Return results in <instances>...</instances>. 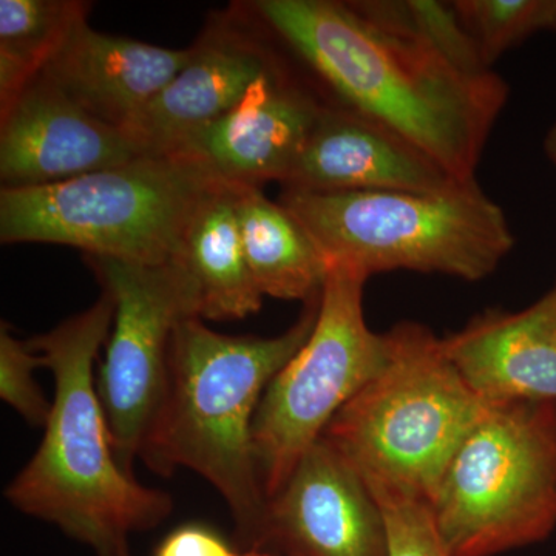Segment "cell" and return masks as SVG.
<instances>
[{
	"instance_id": "ac0fdd59",
	"label": "cell",
	"mask_w": 556,
	"mask_h": 556,
	"mask_svg": "<svg viewBox=\"0 0 556 556\" xmlns=\"http://www.w3.org/2000/svg\"><path fill=\"white\" fill-rule=\"evenodd\" d=\"M233 189L244 257L263 298L305 303L320 298L327 262L299 219L262 188Z\"/></svg>"
},
{
	"instance_id": "7a4b0ae2",
	"label": "cell",
	"mask_w": 556,
	"mask_h": 556,
	"mask_svg": "<svg viewBox=\"0 0 556 556\" xmlns=\"http://www.w3.org/2000/svg\"><path fill=\"white\" fill-rule=\"evenodd\" d=\"M113 316L115 303L102 291L90 308L28 340L46 357L54 396L42 441L5 497L97 556H134L131 535L166 521L174 500L127 473L113 447L93 375Z\"/></svg>"
},
{
	"instance_id": "2e32d148",
	"label": "cell",
	"mask_w": 556,
	"mask_h": 556,
	"mask_svg": "<svg viewBox=\"0 0 556 556\" xmlns=\"http://www.w3.org/2000/svg\"><path fill=\"white\" fill-rule=\"evenodd\" d=\"M190 49L93 30L79 24L40 76L94 118L126 131L185 68Z\"/></svg>"
},
{
	"instance_id": "603a6c76",
	"label": "cell",
	"mask_w": 556,
	"mask_h": 556,
	"mask_svg": "<svg viewBox=\"0 0 556 556\" xmlns=\"http://www.w3.org/2000/svg\"><path fill=\"white\" fill-rule=\"evenodd\" d=\"M382 508L388 533V556H450L427 503L369 490Z\"/></svg>"
},
{
	"instance_id": "d6986e66",
	"label": "cell",
	"mask_w": 556,
	"mask_h": 556,
	"mask_svg": "<svg viewBox=\"0 0 556 556\" xmlns=\"http://www.w3.org/2000/svg\"><path fill=\"white\" fill-rule=\"evenodd\" d=\"M90 9L84 0H0V110L40 76Z\"/></svg>"
},
{
	"instance_id": "5b68a950",
	"label": "cell",
	"mask_w": 556,
	"mask_h": 556,
	"mask_svg": "<svg viewBox=\"0 0 556 556\" xmlns=\"http://www.w3.org/2000/svg\"><path fill=\"white\" fill-rule=\"evenodd\" d=\"M280 203L309 233L328 269L367 278L404 269L478 281L495 273L515 244L503 208L477 181L442 192L285 188Z\"/></svg>"
},
{
	"instance_id": "5bb4252c",
	"label": "cell",
	"mask_w": 556,
	"mask_h": 556,
	"mask_svg": "<svg viewBox=\"0 0 556 556\" xmlns=\"http://www.w3.org/2000/svg\"><path fill=\"white\" fill-rule=\"evenodd\" d=\"M393 131L340 104H327L285 188L309 192H442L463 185Z\"/></svg>"
},
{
	"instance_id": "8992f818",
	"label": "cell",
	"mask_w": 556,
	"mask_h": 556,
	"mask_svg": "<svg viewBox=\"0 0 556 556\" xmlns=\"http://www.w3.org/2000/svg\"><path fill=\"white\" fill-rule=\"evenodd\" d=\"M199 167L170 153L42 188L2 189V243H51L87 257L174 262L189 219L215 185Z\"/></svg>"
},
{
	"instance_id": "d4e9b609",
	"label": "cell",
	"mask_w": 556,
	"mask_h": 556,
	"mask_svg": "<svg viewBox=\"0 0 556 556\" xmlns=\"http://www.w3.org/2000/svg\"><path fill=\"white\" fill-rule=\"evenodd\" d=\"M544 150H546L548 160L556 166V123L547 131V137L544 139Z\"/></svg>"
},
{
	"instance_id": "44dd1931",
	"label": "cell",
	"mask_w": 556,
	"mask_h": 556,
	"mask_svg": "<svg viewBox=\"0 0 556 556\" xmlns=\"http://www.w3.org/2000/svg\"><path fill=\"white\" fill-rule=\"evenodd\" d=\"M453 7L489 67L530 36L556 31V0H456Z\"/></svg>"
},
{
	"instance_id": "e0dca14e",
	"label": "cell",
	"mask_w": 556,
	"mask_h": 556,
	"mask_svg": "<svg viewBox=\"0 0 556 556\" xmlns=\"http://www.w3.org/2000/svg\"><path fill=\"white\" fill-rule=\"evenodd\" d=\"M199 298L201 320H241L262 308L241 241L236 189L215 182L201 199L174 260Z\"/></svg>"
},
{
	"instance_id": "52a82bcc",
	"label": "cell",
	"mask_w": 556,
	"mask_h": 556,
	"mask_svg": "<svg viewBox=\"0 0 556 556\" xmlns=\"http://www.w3.org/2000/svg\"><path fill=\"white\" fill-rule=\"evenodd\" d=\"M450 556H495L556 527V402L490 405L430 504Z\"/></svg>"
},
{
	"instance_id": "9c48e42d",
	"label": "cell",
	"mask_w": 556,
	"mask_h": 556,
	"mask_svg": "<svg viewBox=\"0 0 556 556\" xmlns=\"http://www.w3.org/2000/svg\"><path fill=\"white\" fill-rule=\"evenodd\" d=\"M86 262L115 303L97 387L116 456L134 475L166 396L175 329L186 318H200L199 298L177 262L146 265L87 255Z\"/></svg>"
},
{
	"instance_id": "30bf717a",
	"label": "cell",
	"mask_w": 556,
	"mask_h": 556,
	"mask_svg": "<svg viewBox=\"0 0 556 556\" xmlns=\"http://www.w3.org/2000/svg\"><path fill=\"white\" fill-rule=\"evenodd\" d=\"M325 105L277 62L236 108L190 131L167 153L223 185H285Z\"/></svg>"
},
{
	"instance_id": "ffe728a7",
	"label": "cell",
	"mask_w": 556,
	"mask_h": 556,
	"mask_svg": "<svg viewBox=\"0 0 556 556\" xmlns=\"http://www.w3.org/2000/svg\"><path fill=\"white\" fill-rule=\"evenodd\" d=\"M369 16L422 40L450 64L468 75H486L492 68L482 60L478 43L467 30L453 2L437 0H362L354 2Z\"/></svg>"
},
{
	"instance_id": "8fae6325",
	"label": "cell",
	"mask_w": 556,
	"mask_h": 556,
	"mask_svg": "<svg viewBox=\"0 0 556 556\" xmlns=\"http://www.w3.org/2000/svg\"><path fill=\"white\" fill-rule=\"evenodd\" d=\"M260 554L388 556L382 508L361 475L327 439L300 459L268 500Z\"/></svg>"
},
{
	"instance_id": "4fadbf2b",
	"label": "cell",
	"mask_w": 556,
	"mask_h": 556,
	"mask_svg": "<svg viewBox=\"0 0 556 556\" xmlns=\"http://www.w3.org/2000/svg\"><path fill=\"white\" fill-rule=\"evenodd\" d=\"M0 118L2 189L58 185L146 155L126 131L91 116L43 76Z\"/></svg>"
},
{
	"instance_id": "277c9868",
	"label": "cell",
	"mask_w": 556,
	"mask_h": 556,
	"mask_svg": "<svg viewBox=\"0 0 556 556\" xmlns=\"http://www.w3.org/2000/svg\"><path fill=\"white\" fill-rule=\"evenodd\" d=\"M386 336V367L321 438L369 490L430 506L450 460L490 405L464 382L431 329L402 321Z\"/></svg>"
},
{
	"instance_id": "3957f363",
	"label": "cell",
	"mask_w": 556,
	"mask_h": 556,
	"mask_svg": "<svg viewBox=\"0 0 556 556\" xmlns=\"http://www.w3.org/2000/svg\"><path fill=\"white\" fill-rule=\"evenodd\" d=\"M318 299L276 338L219 334L190 317L172 339L166 396L139 459L163 477L186 468L214 486L243 551L260 554L268 506L255 460V415L270 380L313 332Z\"/></svg>"
},
{
	"instance_id": "6da1fadb",
	"label": "cell",
	"mask_w": 556,
	"mask_h": 556,
	"mask_svg": "<svg viewBox=\"0 0 556 556\" xmlns=\"http://www.w3.org/2000/svg\"><path fill=\"white\" fill-rule=\"evenodd\" d=\"M260 24L314 70L339 104L375 121L459 181H477L507 100L495 73L468 75L354 2L258 0Z\"/></svg>"
},
{
	"instance_id": "ba28073f",
	"label": "cell",
	"mask_w": 556,
	"mask_h": 556,
	"mask_svg": "<svg viewBox=\"0 0 556 556\" xmlns=\"http://www.w3.org/2000/svg\"><path fill=\"white\" fill-rule=\"evenodd\" d=\"M367 280L353 269H328L313 332L260 401L254 450L268 500L340 409L386 367L387 336L372 332L365 320Z\"/></svg>"
},
{
	"instance_id": "9a60e30c",
	"label": "cell",
	"mask_w": 556,
	"mask_h": 556,
	"mask_svg": "<svg viewBox=\"0 0 556 556\" xmlns=\"http://www.w3.org/2000/svg\"><path fill=\"white\" fill-rule=\"evenodd\" d=\"M442 346L486 405L556 402V281L529 308L486 311L442 339Z\"/></svg>"
},
{
	"instance_id": "cb8c5ba5",
	"label": "cell",
	"mask_w": 556,
	"mask_h": 556,
	"mask_svg": "<svg viewBox=\"0 0 556 556\" xmlns=\"http://www.w3.org/2000/svg\"><path fill=\"white\" fill-rule=\"evenodd\" d=\"M153 556H269L233 547L206 525L179 526L161 541Z\"/></svg>"
},
{
	"instance_id": "7402d4cb",
	"label": "cell",
	"mask_w": 556,
	"mask_h": 556,
	"mask_svg": "<svg viewBox=\"0 0 556 556\" xmlns=\"http://www.w3.org/2000/svg\"><path fill=\"white\" fill-rule=\"evenodd\" d=\"M46 368V357L13 334L9 325L2 321L0 328V397L35 428L46 427L51 412V402L42 393L35 372Z\"/></svg>"
},
{
	"instance_id": "7c38bea8",
	"label": "cell",
	"mask_w": 556,
	"mask_h": 556,
	"mask_svg": "<svg viewBox=\"0 0 556 556\" xmlns=\"http://www.w3.org/2000/svg\"><path fill=\"white\" fill-rule=\"evenodd\" d=\"M255 25L249 7L208 20L185 68L127 127L142 152H170L190 131L236 108L277 64Z\"/></svg>"
}]
</instances>
